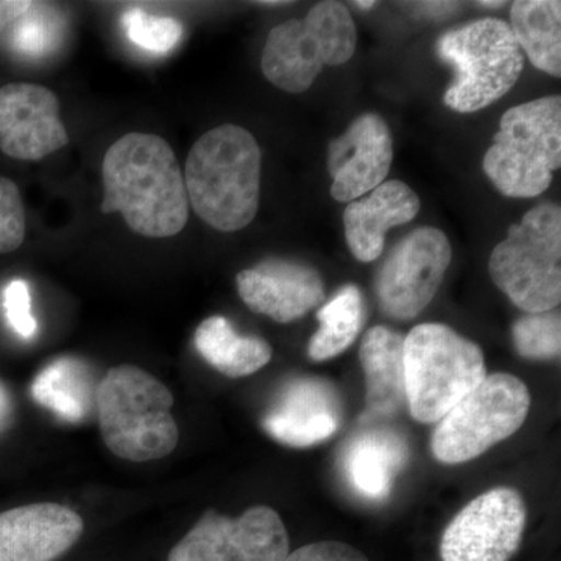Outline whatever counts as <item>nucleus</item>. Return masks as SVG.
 <instances>
[{
	"label": "nucleus",
	"instance_id": "f257e3e1",
	"mask_svg": "<svg viewBox=\"0 0 561 561\" xmlns=\"http://www.w3.org/2000/svg\"><path fill=\"white\" fill-rule=\"evenodd\" d=\"M102 179V213H121L136 234L172 238L186 227V184L172 147L160 136H122L103 157Z\"/></svg>",
	"mask_w": 561,
	"mask_h": 561
},
{
	"label": "nucleus",
	"instance_id": "f03ea898",
	"mask_svg": "<svg viewBox=\"0 0 561 561\" xmlns=\"http://www.w3.org/2000/svg\"><path fill=\"white\" fill-rule=\"evenodd\" d=\"M262 154L245 128L225 124L192 146L184 169L187 201L214 230L249 227L260 208Z\"/></svg>",
	"mask_w": 561,
	"mask_h": 561
},
{
	"label": "nucleus",
	"instance_id": "7ed1b4c3",
	"mask_svg": "<svg viewBox=\"0 0 561 561\" xmlns=\"http://www.w3.org/2000/svg\"><path fill=\"white\" fill-rule=\"evenodd\" d=\"M172 408V391L135 365L111 368L95 394V411L110 451L138 463L168 457L179 445Z\"/></svg>",
	"mask_w": 561,
	"mask_h": 561
},
{
	"label": "nucleus",
	"instance_id": "20e7f679",
	"mask_svg": "<svg viewBox=\"0 0 561 561\" xmlns=\"http://www.w3.org/2000/svg\"><path fill=\"white\" fill-rule=\"evenodd\" d=\"M405 402L413 420L438 423L486 378L478 343L442 323H423L404 339Z\"/></svg>",
	"mask_w": 561,
	"mask_h": 561
},
{
	"label": "nucleus",
	"instance_id": "39448f33",
	"mask_svg": "<svg viewBox=\"0 0 561 561\" xmlns=\"http://www.w3.org/2000/svg\"><path fill=\"white\" fill-rule=\"evenodd\" d=\"M561 164V98L537 99L505 111L483 158V172L507 197L542 194Z\"/></svg>",
	"mask_w": 561,
	"mask_h": 561
},
{
	"label": "nucleus",
	"instance_id": "423d86ee",
	"mask_svg": "<svg viewBox=\"0 0 561 561\" xmlns=\"http://www.w3.org/2000/svg\"><path fill=\"white\" fill-rule=\"evenodd\" d=\"M438 57L454 68L445 103L476 113L500 101L522 77L524 57L508 22L483 18L453 28L437 43Z\"/></svg>",
	"mask_w": 561,
	"mask_h": 561
},
{
	"label": "nucleus",
	"instance_id": "0eeeda50",
	"mask_svg": "<svg viewBox=\"0 0 561 561\" xmlns=\"http://www.w3.org/2000/svg\"><path fill=\"white\" fill-rule=\"evenodd\" d=\"M493 283L527 313L553 311L561 301V209L531 208L490 257Z\"/></svg>",
	"mask_w": 561,
	"mask_h": 561
},
{
	"label": "nucleus",
	"instance_id": "6e6552de",
	"mask_svg": "<svg viewBox=\"0 0 561 561\" xmlns=\"http://www.w3.org/2000/svg\"><path fill=\"white\" fill-rule=\"evenodd\" d=\"M353 16L339 2H320L302 20L276 25L265 41L262 72L279 90L301 94L327 66H341L356 51Z\"/></svg>",
	"mask_w": 561,
	"mask_h": 561
},
{
	"label": "nucleus",
	"instance_id": "1a4fd4ad",
	"mask_svg": "<svg viewBox=\"0 0 561 561\" xmlns=\"http://www.w3.org/2000/svg\"><path fill=\"white\" fill-rule=\"evenodd\" d=\"M530 411L526 383L508 373L486 375L438 421L431 448L443 463H465L512 437Z\"/></svg>",
	"mask_w": 561,
	"mask_h": 561
},
{
	"label": "nucleus",
	"instance_id": "9d476101",
	"mask_svg": "<svg viewBox=\"0 0 561 561\" xmlns=\"http://www.w3.org/2000/svg\"><path fill=\"white\" fill-rule=\"evenodd\" d=\"M289 548L278 513L257 505L238 518L206 512L176 542L168 561H284Z\"/></svg>",
	"mask_w": 561,
	"mask_h": 561
},
{
	"label": "nucleus",
	"instance_id": "9b49d317",
	"mask_svg": "<svg viewBox=\"0 0 561 561\" xmlns=\"http://www.w3.org/2000/svg\"><path fill=\"white\" fill-rule=\"evenodd\" d=\"M451 260V243L437 228H419L405 236L376 276L382 312L398 320L419 317L440 289Z\"/></svg>",
	"mask_w": 561,
	"mask_h": 561
},
{
	"label": "nucleus",
	"instance_id": "f8f14e48",
	"mask_svg": "<svg viewBox=\"0 0 561 561\" xmlns=\"http://www.w3.org/2000/svg\"><path fill=\"white\" fill-rule=\"evenodd\" d=\"M527 508L513 489L472 500L443 531L442 561H508L522 546Z\"/></svg>",
	"mask_w": 561,
	"mask_h": 561
},
{
	"label": "nucleus",
	"instance_id": "ddd939ff",
	"mask_svg": "<svg viewBox=\"0 0 561 561\" xmlns=\"http://www.w3.org/2000/svg\"><path fill=\"white\" fill-rule=\"evenodd\" d=\"M69 142L54 91L35 83L0 88V150L21 161H38Z\"/></svg>",
	"mask_w": 561,
	"mask_h": 561
},
{
	"label": "nucleus",
	"instance_id": "4468645a",
	"mask_svg": "<svg viewBox=\"0 0 561 561\" xmlns=\"http://www.w3.org/2000/svg\"><path fill=\"white\" fill-rule=\"evenodd\" d=\"M393 139L389 125L378 114H364L350 125L328 150L334 201L351 203L375 191L389 175Z\"/></svg>",
	"mask_w": 561,
	"mask_h": 561
},
{
	"label": "nucleus",
	"instance_id": "2eb2a0df",
	"mask_svg": "<svg viewBox=\"0 0 561 561\" xmlns=\"http://www.w3.org/2000/svg\"><path fill=\"white\" fill-rule=\"evenodd\" d=\"M236 284L251 311L271 317L278 323L301 319L324 301L320 273L300 262H261L239 273Z\"/></svg>",
	"mask_w": 561,
	"mask_h": 561
},
{
	"label": "nucleus",
	"instance_id": "dca6fc26",
	"mask_svg": "<svg viewBox=\"0 0 561 561\" xmlns=\"http://www.w3.org/2000/svg\"><path fill=\"white\" fill-rule=\"evenodd\" d=\"M341 419V400L330 382L298 378L280 389L265 413L264 430L284 445L308 448L332 437Z\"/></svg>",
	"mask_w": 561,
	"mask_h": 561
},
{
	"label": "nucleus",
	"instance_id": "f3484780",
	"mask_svg": "<svg viewBox=\"0 0 561 561\" xmlns=\"http://www.w3.org/2000/svg\"><path fill=\"white\" fill-rule=\"evenodd\" d=\"M79 513L54 502L0 513V561H55L83 534Z\"/></svg>",
	"mask_w": 561,
	"mask_h": 561
},
{
	"label": "nucleus",
	"instance_id": "a211bd4d",
	"mask_svg": "<svg viewBox=\"0 0 561 561\" xmlns=\"http://www.w3.org/2000/svg\"><path fill=\"white\" fill-rule=\"evenodd\" d=\"M420 198L400 180L383 181L370 195L351 202L343 213L345 238L353 256L360 262L378 260L390 228L415 219Z\"/></svg>",
	"mask_w": 561,
	"mask_h": 561
},
{
	"label": "nucleus",
	"instance_id": "6ab92c4d",
	"mask_svg": "<svg viewBox=\"0 0 561 561\" xmlns=\"http://www.w3.org/2000/svg\"><path fill=\"white\" fill-rule=\"evenodd\" d=\"M360 364L367 381V413L389 419L404 408V337L386 327L371 328L360 345Z\"/></svg>",
	"mask_w": 561,
	"mask_h": 561
},
{
	"label": "nucleus",
	"instance_id": "aec40b11",
	"mask_svg": "<svg viewBox=\"0 0 561 561\" xmlns=\"http://www.w3.org/2000/svg\"><path fill=\"white\" fill-rule=\"evenodd\" d=\"M408 460V445L393 431H365L343 454V470L354 491L367 500L389 496L394 478Z\"/></svg>",
	"mask_w": 561,
	"mask_h": 561
},
{
	"label": "nucleus",
	"instance_id": "412c9836",
	"mask_svg": "<svg viewBox=\"0 0 561 561\" xmlns=\"http://www.w3.org/2000/svg\"><path fill=\"white\" fill-rule=\"evenodd\" d=\"M195 348L203 359L228 378L260 371L272 360V346L260 337H245L225 317H209L195 331Z\"/></svg>",
	"mask_w": 561,
	"mask_h": 561
},
{
	"label": "nucleus",
	"instance_id": "4be33fe9",
	"mask_svg": "<svg viewBox=\"0 0 561 561\" xmlns=\"http://www.w3.org/2000/svg\"><path fill=\"white\" fill-rule=\"evenodd\" d=\"M99 386V383H98ZM98 386L84 362L62 357L36 376L32 394L38 404L66 421H81L95 409Z\"/></svg>",
	"mask_w": 561,
	"mask_h": 561
},
{
	"label": "nucleus",
	"instance_id": "5701e85b",
	"mask_svg": "<svg viewBox=\"0 0 561 561\" xmlns=\"http://www.w3.org/2000/svg\"><path fill=\"white\" fill-rule=\"evenodd\" d=\"M511 28L535 68L561 76V3L519 0L512 5Z\"/></svg>",
	"mask_w": 561,
	"mask_h": 561
},
{
	"label": "nucleus",
	"instance_id": "b1692460",
	"mask_svg": "<svg viewBox=\"0 0 561 561\" xmlns=\"http://www.w3.org/2000/svg\"><path fill=\"white\" fill-rule=\"evenodd\" d=\"M320 328L309 342L308 353L317 362L330 360L350 348L365 320L364 297L354 284L335 291L317 312Z\"/></svg>",
	"mask_w": 561,
	"mask_h": 561
},
{
	"label": "nucleus",
	"instance_id": "393cba45",
	"mask_svg": "<svg viewBox=\"0 0 561 561\" xmlns=\"http://www.w3.org/2000/svg\"><path fill=\"white\" fill-rule=\"evenodd\" d=\"M513 342L526 359H557L561 351V320L556 311L527 313L513 324Z\"/></svg>",
	"mask_w": 561,
	"mask_h": 561
},
{
	"label": "nucleus",
	"instance_id": "a878e982",
	"mask_svg": "<svg viewBox=\"0 0 561 561\" xmlns=\"http://www.w3.org/2000/svg\"><path fill=\"white\" fill-rule=\"evenodd\" d=\"M127 38L151 54H168L183 36V25L172 18L154 16L140 9L128 10L122 18Z\"/></svg>",
	"mask_w": 561,
	"mask_h": 561
},
{
	"label": "nucleus",
	"instance_id": "bb28decb",
	"mask_svg": "<svg viewBox=\"0 0 561 561\" xmlns=\"http://www.w3.org/2000/svg\"><path fill=\"white\" fill-rule=\"evenodd\" d=\"M25 239V208L20 187L0 176V254L16 251Z\"/></svg>",
	"mask_w": 561,
	"mask_h": 561
},
{
	"label": "nucleus",
	"instance_id": "cd10ccee",
	"mask_svg": "<svg viewBox=\"0 0 561 561\" xmlns=\"http://www.w3.org/2000/svg\"><path fill=\"white\" fill-rule=\"evenodd\" d=\"M14 47L28 57H39L50 49L55 41L54 22L49 18L33 13L32 9L16 21Z\"/></svg>",
	"mask_w": 561,
	"mask_h": 561
},
{
	"label": "nucleus",
	"instance_id": "c85d7f7f",
	"mask_svg": "<svg viewBox=\"0 0 561 561\" xmlns=\"http://www.w3.org/2000/svg\"><path fill=\"white\" fill-rule=\"evenodd\" d=\"M3 308L10 327L22 339H32L36 334L38 323L32 313V295L25 280L14 279L5 287Z\"/></svg>",
	"mask_w": 561,
	"mask_h": 561
},
{
	"label": "nucleus",
	"instance_id": "c756f323",
	"mask_svg": "<svg viewBox=\"0 0 561 561\" xmlns=\"http://www.w3.org/2000/svg\"><path fill=\"white\" fill-rule=\"evenodd\" d=\"M284 561H368V559L359 549L346 542L321 541L289 552Z\"/></svg>",
	"mask_w": 561,
	"mask_h": 561
},
{
	"label": "nucleus",
	"instance_id": "7c9ffc66",
	"mask_svg": "<svg viewBox=\"0 0 561 561\" xmlns=\"http://www.w3.org/2000/svg\"><path fill=\"white\" fill-rule=\"evenodd\" d=\"M32 5L27 0H0V32L24 16Z\"/></svg>",
	"mask_w": 561,
	"mask_h": 561
},
{
	"label": "nucleus",
	"instance_id": "2f4dec72",
	"mask_svg": "<svg viewBox=\"0 0 561 561\" xmlns=\"http://www.w3.org/2000/svg\"><path fill=\"white\" fill-rule=\"evenodd\" d=\"M11 420H13V402H11L9 391L0 382V434L9 430Z\"/></svg>",
	"mask_w": 561,
	"mask_h": 561
},
{
	"label": "nucleus",
	"instance_id": "473e14b6",
	"mask_svg": "<svg viewBox=\"0 0 561 561\" xmlns=\"http://www.w3.org/2000/svg\"><path fill=\"white\" fill-rule=\"evenodd\" d=\"M356 7L360 10H370L375 7V2H360V0H357Z\"/></svg>",
	"mask_w": 561,
	"mask_h": 561
},
{
	"label": "nucleus",
	"instance_id": "72a5a7b5",
	"mask_svg": "<svg viewBox=\"0 0 561 561\" xmlns=\"http://www.w3.org/2000/svg\"><path fill=\"white\" fill-rule=\"evenodd\" d=\"M501 5H504V2H481V7H486V9H497Z\"/></svg>",
	"mask_w": 561,
	"mask_h": 561
}]
</instances>
